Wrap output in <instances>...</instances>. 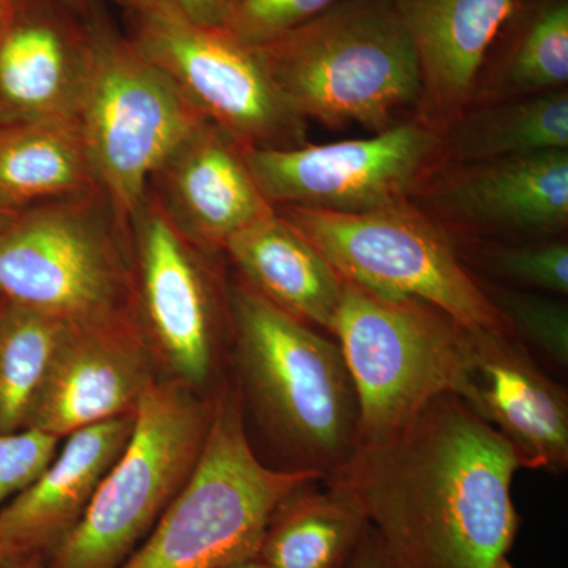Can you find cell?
I'll list each match as a JSON object with an SVG mask.
<instances>
[{
	"mask_svg": "<svg viewBox=\"0 0 568 568\" xmlns=\"http://www.w3.org/2000/svg\"><path fill=\"white\" fill-rule=\"evenodd\" d=\"M518 469L506 439L446 394L392 435L358 444L323 484L361 508L392 568H515Z\"/></svg>",
	"mask_w": 568,
	"mask_h": 568,
	"instance_id": "1",
	"label": "cell"
},
{
	"mask_svg": "<svg viewBox=\"0 0 568 568\" xmlns=\"http://www.w3.org/2000/svg\"><path fill=\"white\" fill-rule=\"evenodd\" d=\"M231 366L280 469L335 474L361 440L357 392L335 336L295 320L241 275L227 282Z\"/></svg>",
	"mask_w": 568,
	"mask_h": 568,
	"instance_id": "2",
	"label": "cell"
},
{
	"mask_svg": "<svg viewBox=\"0 0 568 568\" xmlns=\"http://www.w3.org/2000/svg\"><path fill=\"white\" fill-rule=\"evenodd\" d=\"M286 102L331 130L384 132L420 102L416 47L395 0H342L283 37L253 48Z\"/></svg>",
	"mask_w": 568,
	"mask_h": 568,
	"instance_id": "3",
	"label": "cell"
},
{
	"mask_svg": "<svg viewBox=\"0 0 568 568\" xmlns=\"http://www.w3.org/2000/svg\"><path fill=\"white\" fill-rule=\"evenodd\" d=\"M320 480L316 474L276 469L261 459L237 383L227 376L213 395L196 469L121 568H223L253 558L276 507Z\"/></svg>",
	"mask_w": 568,
	"mask_h": 568,
	"instance_id": "4",
	"label": "cell"
},
{
	"mask_svg": "<svg viewBox=\"0 0 568 568\" xmlns=\"http://www.w3.org/2000/svg\"><path fill=\"white\" fill-rule=\"evenodd\" d=\"M0 298L69 325L134 317L130 237L103 190L32 205L0 227Z\"/></svg>",
	"mask_w": 568,
	"mask_h": 568,
	"instance_id": "5",
	"label": "cell"
},
{
	"mask_svg": "<svg viewBox=\"0 0 568 568\" xmlns=\"http://www.w3.org/2000/svg\"><path fill=\"white\" fill-rule=\"evenodd\" d=\"M357 392L361 443L383 439L429 403L457 395L473 328L416 297L343 278L334 331Z\"/></svg>",
	"mask_w": 568,
	"mask_h": 568,
	"instance_id": "6",
	"label": "cell"
},
{
	"mask_svg": "<svg viewBox=\"0 0 568 568\" xmlns=\"http://www.w3.org/2000/svg\"><path fill=\"white\" fill-rule=\"evenodd\" d=\"M213 414L201 395L162 376L142 396L129 444L48 568H121L196 469Z\"/></svg>",
	"mask_w": 568,
	"mask_h": 568,
	"instance_id": "7",
	"label": "cell"
},
{
	"mask_svg": "<svg viewBox=\"0 0 568 568\" xmlns=\"http://www.w3.org/2000/svg\"><path fill=\"white\" fill-rule=\"evenodd\" d=\"M130 254L134 320L163 375L215 395L231 364L226 256L179 233L149 189L130 223Z\"/></svg>",
	"mask_w": 568,
	"mask_h": 568,
	"instance_id": "8",
	"label": "cell"
},
{
	"mask_svg": "<svg viewBox=\"0 0 568 568\" xmlns=\"http://www.w3.org/2000/svg\"><path fill=\"white\" fill-rule=\"evenodd\" d=\"M84 20L92 70L78 121L100 189L130 237L153 170L205 119L164 71L136 51L103 0H89Z\"/></svg>",
	"mask_w": 568,
	"mask_h": 568,
	"instance_id": "9",
	"label": "cell"
},
{
	"mask_svg": "<svg viewBox=\"0 0 568 568\" xmlns=\"http://www.w3.org/2000/svg\"><path fill=\"white\" fill-rule=\"evenodd\" d=\"M275 211L324 254L343 278L416 297L473 331L515 335L459 257L454 237L413 201L364 213L278 205Z\"/></svg>",
	"mask_w": 568,
	"mask_h": 568,
	"instance_id": "10",
	"label": "cell"
},
{
	"mask_svg": "<svg viewBox=\"0 0 568 568\" xmlns=\"http://www.w3.org/2000/svg\"><path fill=\"white\" fill-rule=\"evenodd\" d=\"M136 51L164 71L205 121L246 151L308 142V122L286 102L253 48L186 20L162 0H111Z\"/></svg>",
	"mask_w": 568,
	"mask_h": 568,
	"instance_id": "11",
	"label": "cell"
},
{
	"mask_svg": "<svg viewBox=\"0 0 568 568\" xmlns=\"http://www.w3.org/2000/svg\"><path fill=\"white\" fill-rule=\"evenodd\" d=\"M250 170L274 207L364 213L410 201L443 168L440 134L403 119L365 140L246 151Z\"/></svg>",
	"mask_w": 568,
	"mask_h": 568,
	"instance_id": "12",
	"label": "cell"
},
{
	"mask_svg": "<svg viewBox=\"0 0 568 568\" xmlns=\"http://www.w3.org/2000/svg\"><path fill=\"white\" fill-rule=\"evenodd\" d=\"M410 201L454 241L564 237L568 151L444 166Z\"/></svg>",
	"mask_w": 568,
	"mask_h": 568,
	"instance_id": "13",
	"label": "cell"
},
{
	"mask_svg": "<svg viewBox=\"0 0 568 568\" xmlns=\"http://www.w3.org/2000/svg\"><path fill=\"white\" fill-rule=\"evenodd\" d=\"M164 376L133 316L67 325L33 399L26 428L58 437L136 414Z\"/></svg>",
	"mask_w": 568,
	"mask_h": 568,
	"instance_id": "14",
	"label": "cell"
},
{
	"mask_svg": "<svg viewBox=\"0 0 568 568\" xmlns=\"http://www.w3.org/2000/svg\"><path fill=\"white\" fill-rule=\"evenodd\" d=\"M91 70L84 13L59 0H9L0 21V125L78 118Z\"/></svg>",
	"mask_w": 568,
	"mask_h": 568,
	"instance_id": "15",
	"label": "cell"
},
{
	"mask_svg": "<svg viewBox=\"0 0 568 568\" xmlns=\"http://www.w3.org/2000/svg\"><path fill=\"white\" fill-rule=\"evenodd\" d=\"M457 395L515 452L519 467H568V394L517 336L473 331Z\"/></svg>",
	"mask_w": 568,
	"mask_h": 568,
	"instance_id": "16",
	"label": "cell"
},
{
	"mask_svg": "<svg viewBox=\"0 0 568 568\" xmlns=\"http://www.w3.org/2000/svg\"><path fill=\"white\" fill-rule=\"evenodd\" d=\"M148 189L179 233L209 252L224 253L235 234L275 212L250 170L246 149L209 121L164 155Z\"/></svg>",
	"mask_w": 568,
	"mask_h": 568,
	"instance_id": "17",
	"label": "cell"
},
{
	"mask_svg": "<svg viewBox=\"0 0 568 568\" xmlns=\"http://www.w3.org/2000/svg\"><path fill=\"white\" fill-rule=\"evenodd\" d=\"M517 0H395L416 47L420 102L414 115L443 134L473 100L497 33Z\"/></svg>",
	"mask_w": 568,
	"mask_h": 568,
	"instance_id": "18",
	"label": "cell"
},
{
	"mask_svg": "<svg viewBox=\"0 0 568 568\" xmlns=\"http://www.w3.org/2000/svg\"><path fill=\"white\" fill-rule=\"evenodd\" d=\"M133 425L134 414L71 433L47 470L0 510V525L26 558L47 560L77 528Z\"/></svg>",
	"mask_w": 568,
	"mask_h": 568,
	"instance_id": "19",
	"label": "cell"
},
{
	"mask_svg": "<svg viewBox=\"0 0 568 568\" xmlns=\"http://www.w3.org/2000/svg\"><path fill=\"white\" fill-rule=\"evenodd\" d=\"M224 256L235 274L268 302L332 335L343 276L278 212L235 234L224 246Z\"/></svg>",
	"mask_w": 568,
	"mask_h": 568,
	"instance_id": "20",
	"label": "cell"
},
{
	"mask_svg": "<svg viewBox=\"0 0 568 568\" xmlns=\"http://www.w3.org/2000/svg\"><path fill=\"white\" fill-rule=\"evenodd\" d=\"M564 89L568 0H517L481 63L469 106Z\"/></svg>",
	"mask_w": 568,
	"mask_h": 568,
	"instance_id": "21",
	"label": "cell"
},
{
	"mask_svg": "<svg viewBox=\"0 0 568 568\" xmlns=\"http://www.w3.org/2000/svg\"><path fill=\"white\" fill-rule=\"evenodd\" d=\"M100 189L78 118L0 125V213Z\"/></svg>",
	"mask_w": 568,
	"mask_h": 568,
	"instance_id": "22",
	"label": "cell"
},
{
	"mask_svg": "<svg viewBox=\"0 0 568 568\" xmlns=\"http://www.w3.org/2000/svg\"><path fill=\"white\" fill-rule=\"evenodd\" d=\"M323 481V480H320ZM320 481L286 497L268 519L256 558L267 568H346L368 519L354 500Z\"/></svg>",
	"mask_w": 568,
	"mask_h": 568,
	"instance_id": "23",
	"label": "cell"
},
{
	"mask_svg": "<svg viewBox=\"0 0 568 568\" xmlns=\"http://www.w3.org/2000/svg\"><path fill=\"white\" fill-rule=\"evenodd\" d=\"M568 151V89L467 108L440 134L443 168Z\"/></svg>",
	"mask_w": 568,
	"mask_h": 568,
	"instance_id": "24",
	"label": "cell"
},
{
	"mask_svg": "<svg viewBox=\"0 0 568 568\" xmlns=\"http://www.w3.org/2000/svg\"><path fill=\"white\" fill-rule=\"evenodd\" d=\"M65 323L11 302H0V433L20 432Z\"/></svg>",
	"mask_w": 568,
	"mask_h": 568,
	"instance_id": "25",
	"label": "cell"
},
{
	"mask_svg": "<svg viewBox=\"0 0 568 568\" xmlns=\"http://www.w3.org/2000/svg\"><path fill=\"white\" fill-rule=\"evenodd\" d=\"M459 257L474 275L549 295L568 294V242L564 237L540 241H455Z\"/></svg>",
	"mask_w": 568,
	"mask_h": 568,
	"instance_id": "26",
	"label": "cell"
},
{
	"mask_svg": "<svg viewBox=\"0 0 568 568\" xmlns=\"http://www.w3.org/2000/svg\"><path fill=\"white\" fill-rule=\"evenodd\" d=\"M481 290L506 317L529 353L540 354L549 364L568 366V306L559 295L517 290L477 276Z\"/></svg>",
	"mask_w": 568,
	"mask_h": 568,
	"instance_id": "27",
	"label": "cell"
},
{
	"mask_svg": "<svg viewBox=\"0 0 568 568\" xmlns=\"http://www.w3.org/2000/svg\"><path fill=\"white\" fill-rule=\"evenodd\" d=\"M342 0H234L222 31L248 48H261L301 28Z\"/></svg>",
	"mask_w": 568,
	"mask_h": 568,
	"instance_id": "28",
	"label": "cell"
},
{
	"mask_svg": "<svg viewBox=\"0 0 568 568\" xmlns=\"http://www.w3.org/2000/svg\"><path fill=\"white\" fill-rule=\"evenodd\" d=\"M59 443L61 437L40 429L0 433V507L47 470L58 455Z\"/></svg>",
	"mask_w": 568,
	"mask_h": 568,
	"instance_id": "29",
	"label": "cell"
},
{
	"mask_svg": "<svg viewBox=\"0 0 568 568\" xmlns=\"http://www.w3.org/2000/svg\"><path fill=\"white\" fill-rule=\"evenodd\" d=\"M186 20L204 28L223 29L234 0H162Z\"/></svg>",
	"mask_w": 568,
	"mask_h": 568,
	"instance_id": "30",
	"label": "cell"
},
{
	"mask_svg": "<svg viewBox=\"0 0 568 568\" xmlns=\"http://www.w3.org/2000/svg\"><path fill=\"white\" fill-rule=\"evenodd\" d=\"M347 568H392L372 526L366 528Z\"/></svg>",
	"mask_w": 568,
	"mask_h": 568,
	"instance_id": "31",
	"label": "cell"
},
{
	"mask_svg": "<svg viewBox=\"0 0 568 568\" xmlns=\"http://www.w3.org/2000/svg\"><path fill=\"white\" fill-rule=\"evenodd\" d=\"M24 559L28 558L10 540L6 529L0 525V568H17Z\"/></svg>",
	"mask_w": 568,
	"mask_h": 568,
	"instance_id": "32",
	"label": "cell"
},
{
	"mask_svg": "<svg viewBox=\"0 0 568 568\" xmlns=\"http://www.w3.org/2000/svg\"><path fill=\"white\" fill-rule=\"evenodd\" d=\"M223 568H267V567H265L264 564L261 562V560L256 558V556H253V558L237 560V562L230 564V566H226Z\"/></svg>",
	"mask_w": 568,
	"mask_h": 568,
	"instance_id": "33",
	"label": "cell"
},
{
	"mask_svg": "<svg viewBox=\"0 0 568 568\" xmlns=\"http://www.w3.org/2000/svg\"><path fill=\"white\" fill-rule=\"evenodd\" d=\"M63 6L70 7L71 10L78 11V13H84L88 9L89 0H59Z\"/></svg>",
	"mask_w": 568,
	"mask_h": 568,
	"instance_id": "34",
	"label": "cell"
},
{
	"mask_svg": "<svg viewBox=\"0 0 568 568\" xmlns=\"http://www.w3.org/2000/svg\"><path fill=\"white\" fill-rule=\"evenodd\" d=\"M17 568H48V566L43 559L28 558V559L22 560L20 566H18Z\"/></svg>",
	"mask_w": 568,
	"mask_h": 568,
	"instance_id": "35",
	"label": "cell"
},
{
	"mask_svg": "<svg viewBox=\"0 0 568 568\" xmlns=\"http://www.w3.org/2000/svg\"><path fill=\"white\" fill-rule=\"evenodd\" d=\"M7 6H9V0H0V21H2L3 14H6Z\"/></svg>",
	"mask_w": 568,
	"mask_h": 568,
	"instance_id": "36",
	"label": "cell"
},
{
	"mask_svg": "<svg viewBox=\"0 0 568 568\" xmlns=\"http://www.w3.org/2000/svg\"><path fill=\"white\" fill-rule=\"evenodd\" d=\"M11 216L13 215H2V213H0V227L6 226L7 222H9Z\"/></svg>",
	"mask_w": 568,
	"mask_h": 568,
	"instance_id": "37",
	"label": "cell"
},
{
	"mask_svg": "<svg viewBox=\"0 0 568 568\" xmlns=\"http://www.w3.org/2000/svg\"><path fill=\"white\" fill-rule=\"evenodd\" d=\"M0 302H2V298H0Z\"/></svg>",
	"mask_w": 568,
	"mask_h": 568,
	"instance_id": "38",
	"label": "cell"
}]
</instances>
